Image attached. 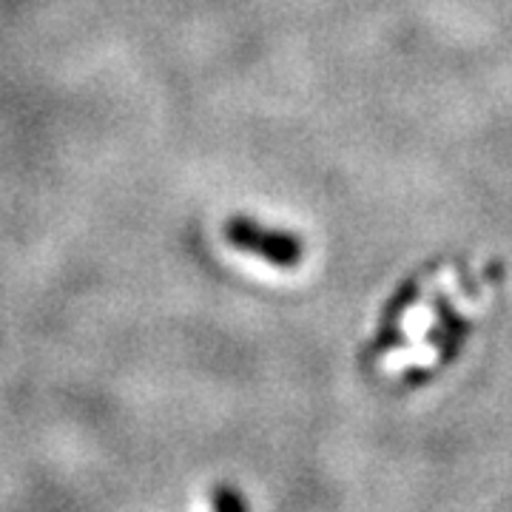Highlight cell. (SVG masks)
I'll use <instances>...</instances> for the list:
<instances>
[{"label": "cell", "instance_id": "2", "mask_svg": "<svg viewBox=\"0 0 512 512\" xmlns=\"http://www.w3.org/2000/svg\"><path fill=\"white\" fill-rule=\"evenodd\" d=\"M211 504H214L217 510H242V507H245V501H242L231 487H228V490L220 487V493L211 498Z\"/></svg>", "mask_w": 512, "mask_h": 512}, {"label": "cell", "instance_id": "1", "mask_svg": "<svg viewBox=\"0 0 512 512\" xmlns=\"http://www.w3.org/2000/svg\"><path fill=\"white\" fill-rule=\"evenodd\" d=\"M222 237L231 248H237L242 254L259 256L268 265L276 268H296L305 256V242L293 231L271 228L262 222L251 220L245 214H234L231 220L222 225Z\"/></svg>", "mask_w": 512, "mask_h": 512}]
</instances>
